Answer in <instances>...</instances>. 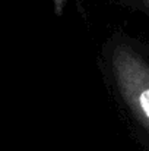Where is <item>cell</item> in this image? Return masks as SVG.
<instances>
[{
	"instance_id": "2",
	"label": "cell",
	"mask_w": 149,
	"mask_h": 151,
	"mask_svg": "<svg viewBox=\"0 0 149 151\" xmlns=\"http://www.w3.org/2000/svg\"><path fill=\"white\" fill-rule=\"evenodd\" d=\"M136 1H138V6H139L140 9H143L149 15V0H136Z\"/></svg>"
},
{
	"instance_id": "1",
	"label": "cell",
	"mask_w": 149,
	"mask_h": 151,
	"mask_svg": "<svg viewBox=\"0 0 149 151\" xmlns=\"http://www.w3.org/2000/svg\"><path fill=\"white\" fill-rule=\"evenodd\" d=\"M108 63L117 96L149 135V62L130 43L117 40L108 51Z\"/></svg>"
}]
</instances>
